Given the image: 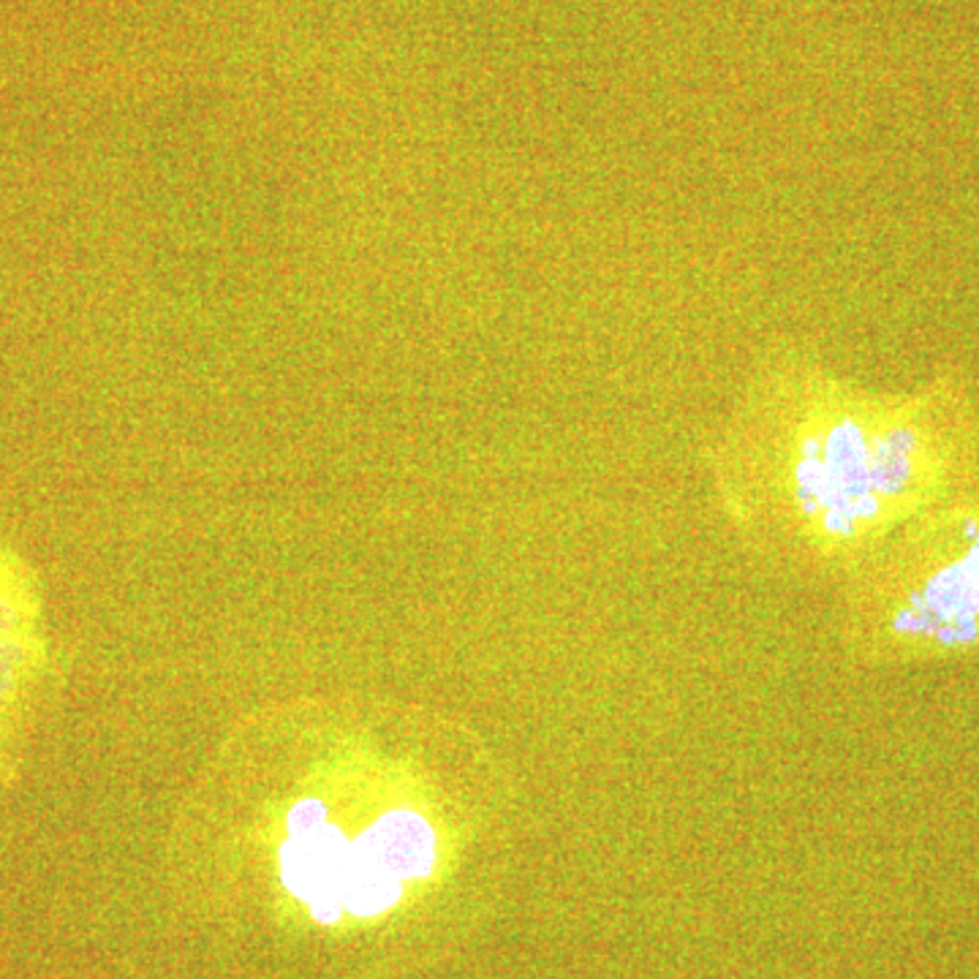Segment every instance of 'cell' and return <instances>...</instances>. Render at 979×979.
Listing matches in <instances>:
<instances>
[{"label": "cell", "mask_w": 979, "mask_h": 979, "mask_svg": "<svg viewBox=\"0 0 979 979\" xmlns=\"http://www.w3.org/2000/svg\"><path fill=\"white\" fill-rule=\"evenodd\" d=\"M708 482L754 558L835 586L903 523L979 488V394L964 368L879 389L781 354L710 438Z\"/></svg>", "instance_id": "obj_1"}, {"label": "cell", "mask_w": 979, "mask_h": 979, "mask_svg": "<svg viewBox=\"0 0 979 979\" xmlns=\"http://www.w3.org/2000/svg\"><path fill=\"white\" fill-rule=\"evenodd\" d=\"M289 835L280 849L283 885L311 906L319 923H335L343 914L352 841L326 822Z\"/></svg>", "instance_id": "obj_3"}, {"label": "cell", "mask_w": 979, "mask_h": 979, "mask_svg": "<svg viewBox=\"0 0 979 979\" xmlns=\"http://www.w3.org/2000/svg\"><path fill=\"white\" fill-rule=\"evenodd\" d=\"M833 588L835 639L849 667L979 661V488L903 523Z\"/></svg>", "instance_id": "obj_2"}]
</instances>
